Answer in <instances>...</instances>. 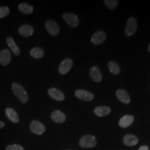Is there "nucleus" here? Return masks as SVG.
Returning <instances> with one entry per match:
<instances>
[{
  "label": "nucleus",
  "instance_id": "obj_7",
  "mask_svg": "<svg viewBox=\"0 0 150 150\" xmlns=\"http://www.w3.org/2000/svg\"><path fill=\"white\" fill-rule=\"evenodd\" d=\"M30 129L35 134H42L45 132L46 127L43 124L36 120H34L30 124Z\"/></svg>",
  "mask_w": 150,
  "mask_h": 150
},
{
  "label": "nucleus",
  "instance_id": "obj_19",
  "mask_svg": "<svg viewBox=\"0 0 150 150\" xmlns=\"http://www.w3.org/2000/svg\"><path fill=\"white\" fill-rule=\"evenodd\" d=\"M111 108L107 106H98L96 107L94 110V112L95 115L99 117L107 116L111 113Z\"/></svg>",
  "mask_w": 150,
  "mask_h": 150
},
{
  "label": "nucleus",
  "instance_id": "obj_23",
  "mask_svg": "<svg viewBox=\"0 0 150 150\" xmlns=\"http://www.w3.org/2000/svg\"><path fill=\"white\" fill-rule=\"evenodd\" d=\"M108 67L110 71L114 75H118L120 72V67L115 62L110 61L108 63Z\"/></svg>",
  "mask_w": 150,
  "mask_h": 150
},
{
  "label": "nucleus",
  "instance_id": "obj_28",
  "mask_svg": "<svg viewBox=\"0 0 150 150\" xmlns=\"http://www.w3.org/2000/svg\"><path fill=\"white\" fill-rule=\"evenodd\" d=\"M5 124L4 122L0 121V129H2L5 126Z\"/></svg>",
  "mask_w": 150,
  "mask_h": 150
},
{
  "label": "nucleus",
  "instance_id": "obj_20",
  "mask_svg": "<svg viewBox=\"0 0 150 150\" xmlns=\"http://www.w3.org/2000/svg\"><path fill=\"white\" fill-rule=\"evenodd\" d=\"M6 42L9 46V47L11 48L13 53L15 54L16 56H18L20 54V50L17 46V45L15 43V41L13 39V38L9 37L6 39Z\"/></svg>",
  "mask_w": 150,
  "mask_h": 150
},
{
  "label": "nucleus",
  "instance_id": "obj_15",
  "mask_svg": "<svg viewBox=\"0 0 150 150\" xmlns=\"http://www.w3.org/2000/svg\"><path fill=\"white\" fill-rule=\"evenodd\" d=\"M18 32L23 37H30L33 35L34 32V28L29 25H23L20 27L18 29Z\"/></svg>",
  "mask_w": 150,
  "mask_h": 150
},
{
  "label": "nucleus",
  "instance_id": "obj_25",
  "mask_svg": "<svg viewBox=\"0 0 150 150\" xmlns=\"http://www.w3.org/2000/svg\"><path fill=\"white\" fill-rule=\"evenodd\" d=\"M10 13V9L7 6L0 7V18L8 16Z\"/></svg>",
  "mask_w": 150,
  "mask_h": 150
},
{
  "label": "nucleus",
  "instance_id": "obj_29",
  "mask_svg": "<svg viewBox=\"0 0 150 150\" xmlns=\"http://www.w3.org/2000/svg\"><path fill=\"white\" fill-rule=\"evenodd\" d=\"M148 50H149V51L150 52V44L149 45V47H148Z\"/></svg>",
  "mask_w": 150,
  "mask_h": 150
},
{
  "label": "nucleus",
  "instance_id": "obj_26",
  "mask_svg": "<svg viewBox=\"0 0 150 150\" xmlns=\"http://www.w3.org/2000/svg\"><path fill=\"white\" fill-rule=\"evenodd\" d=\"M6 150H25L23 147L18 145H8L6 148Z\"/></svg>",
  "mask_w": 150,
  "mask_h": 150
},
{
  "label": "nucleus",
  "instance_id": "obj_2",
  "mask_svg": "<svg viewBox=\"0 0 150 150\" xmlns=\"http://www.w3.org/2000/svg\"><path fill=\"white\" fill-rule=\"evenodd\" d=\"M79 144L83 148H92L96 145L97 139L95 136L87 134L81 137Z\"/></svg>",
  "mask_w": 150,
  "mask_h": 150
},
{
  "label": "nucleus",
  "instance_id": "obj_14",
  "mask_svg": "<svg viewBox=\"0 0 150 150\" xmlns=\"http://www.w3.org/2000/svg\"><path fill=\"white\" fill-rule=\"evenodd\" d=\"M5 113L7 117L13 123H17L19 122L20 118L16 111L11 108H7L6 109Z\"/></svg>",
  "mask_w": 150,
  "mask_h": 150
},
{
  "label": "nucleus",
  "instance_id": "obj_16",
  "mask_svg": "<svg viewBox=\"0 0 150 150\" xmlns=\"http://www.w3.org/2000/svg\"><path fill=\"white\" fill-rule=\"evenodd\" d=\"M134 120V117L132 115H125L119 121V125L123 128L128 127L131 126Z\"/></svg>",
  "mask_w": 150,
  "mask_h": 150
},
{
  "label": "nucleus",
  "instance_id": "obj_22",
  "mask_svg": "<svg viewBox=\"0 0 150 150\" xmlns=\"http://www.w3.org/2000/svg\"><path fill=\"white\" fill-rule=\"evenodd\" d=\"M18 10L24 14H31L33 11V8L32 6L26 3H21L18 6Z\"/></svg>",
  "mask_w": 150,
  "mask_h": 150
},
{
  "label": "nucleus",
  "instance_id": "obj_27",
  "mask_svg": "<svg viewBox=\"0 0 150 150\" xmlns=\"http://www.w3.org/2000/svg\"><path fill=\"white\" fill-rule=\"evenodd\" d=\"M139 150H149V149H148V147H147V146H141V147H140L139 148Z\"/></svg>",
  "mask_w": 150,
  "mask_h": 150
},
{
  "label": "nucleus",
  "instance_id": "obj_17",
  "mask_svg": "<svg viewBox=\"0 0 150 150\" xmlns=\"http://www.w3.org/2000/svg\"><path fill=\"white\" fill-rule=\"evenodd\" d=\"M116 96L120 101L125 104H128L130 102V97L129 94L123 89H119L116 91Z\"/></svg>",
  "mask_w": 150,
  "mask_h": 150
},
{
  "label": "nucleus",
  "instance_id": "obj_11",
  "mask_svg": "<svg viewBox=\"0 0 150 150\" xmlns=\"http://www.w3.org/2000/svg\"><path fill=\"white\" fill-rule=\"evenodd\" d=\"M11 52L8 49L0 51V63L2 66H7L11 62Z\"/></svg>",
  "mask_w": 150,
  "mask_h": 150
},
{
  "label": "nucleus",
  "instance_id": "obj_21",
  "mask_svg": "<svg viewBox=\"0 0 150 150\" xmlns=\"http://www.w3.org/2000/svg\"><path fill=\"white\" fill-rule=\"evenodd\" d=\"M30 55L35 59L42 58L45 54V52L42 48L39 47H36L32 48L30 51Z\"/></svg>",
  "mask_w": 150,
  "mask_h": 150
},
{
  "label": "nucleus",
  "instance_id": "obj_8",
  "mask_svg": "<svg viewBox=\"0 0 150 150\" xmlns=\"http://www.w3.org/2000/svg\"><path fill=\"white\" fill-rule=\"evenodd\" d=\"M75 96L79 99L85 101H91L94 98V95L85 90H77L75 91Z\"/></svg>",
  "mask_w": 150,
  "mask_h": 150
},
{
  "label": "nucleus",
  "instance_id": "obj_6",
  "mask_svg": "<svg viewBox=\"0 0 150 150\" xmlns=\"http://www.w3.org/2000/svg\"><path fill=\"white\" fill-rule=\"evenodd\" d=\"M73 66V61L71 59H66L63 60L60 64L59 68V71L61 75L67 74Z\"/></svg>",
  "mask_w": 150,
  "mask_h": 150
},
{
  "label": "nucleus",
  "instance_id": "obj_30",
  "mask_svg": "<svg viewBox=\"0 0 150 150\" xmlns=\"http://www.w3.org/2000/svg\"></svg>",
  "mask_w": 150,
  "mask_h": 150
},
{
  "label": "nucleus",
  "instance_id": "obj_5",
  "mask_svg": "<svg viewBox=\"0 0 150 150\" xmlns=\"http://www.w3.org/2000/svg\"><path fill=\"white\" fill-rule=\"evenodd\" d=\"M45 27L48 33L52 36H56L59 33L60 31L59 26L53 20H49L46 22Z\"/></svg>",
  "mask_w": 150,
  "mask_h": 150
},
{
  "label": "nucleus",
  "instance_id": "obj_13",
  "mask_svg": "<svg viewBox=\"0 0 150 150\" xmlns=\"http://www.w3.org/2000/svg\"><path fill=\"white\" fill-rule=\"evenodd\" d=\"M51 117L52 120L56 123H61L66 121V117L64 113L59 110H55L51 113Z\"/></svg>",
  "mask_w": 150,
  "mask_h": 150
},
{
  "label": "nucleus",
  "instance_id": "obj_1",
  "mask_svg": "<svg viewBox=\"0 0 150 150\" xmlns=\"http://www.w3.org/2000/svg\"><path fill=\"white\" fill-rule=\"evenodd\" d=\"M12 90L17 98L23 103H26L28 100V95L25 88L20 84L13 82L11 85Z\"/></svg>",
  "mask_w": 150,
  "mask_h": 150
},
{
  "label": "nucleus",
  "instance_id": "obj_18",
  "mask_svg": "<svg viewBox=\"0 0 150 150\" xmlns=\"http://www.w3.org/2000/svg\"><path fill=\"white\" fill-rule=\"evenodd\" d=\"M138 142V138L132 134H127L123 138V143L129 146H134L137 145Z\"/></svg>",
  "mask_w": 150,
  "mask_h": 150
},
{
  "label": "nucleus",
  "instance_id": "obj_4",
  "mask_svg": "<svg viewBox=\"0 0 150 150\" xmlns=\"http://www.w3.org/2000/svg\"><path fill=\"white\" fill-rule=\"evenodd\" d=\"M62 17L66 23L73 28L77 27L79 24V18L76 15L72 13H64Z\"/></svg>",
  "mask_w": 150,
  "mask_h": 150
},
{
  "label": "nucleus",
  "instance_id": "obj_12",
  "mask_svg": "<svg viewBox=\"0 0 150 150\" xmlns=\"http://www.w3.org/2000/svg\"><path fill=\"white\" fill-rule=\"evenodd\" d=\"M91 79L96 82H100L102 79V75L100 69L97 66H93L90 70Z\"/></svg>",
  "mask_w": 150,
  "mask_h": 150
},
{
  "label": "nucleus",
  "instance_id": "obj_9",
  "mask_svg": "<svg viewBox=\"0 0 150 150\" xmlns=\"http://www.w3.org/2000/svg\"><path fill=\"white\" fill-rule=\"evenodd\" d=\"M106 38V34L102 31L95 32L91 38V42L96 45H99L104 42Z\"/></svg>",
  "mask_w": 150,
  "mask_h": 150
},
{
  "label": "nucleus",
  "instance_id": "obj_24",
  "mask_svg": "<svg viewBox=\"0 0 150 150\" xmlns=\"http://www.w3.org/2000/svg\"><path fill=\"white\" fill-rule=\"evenodd\" d=\"M104 3L108 8L114 10L118 5V1L117 0H105L104 1Z\"/></svg>",
  "mask_w": 150,
  "mask_h": 150
},
{
  "label": "nucleus",
  "instance_id": "obj_10",
  "mask_svg": "<svg viewBox=\"0 0 150 150\" xmlns=\"http://www.w3.org/2000/svg\"><path fill=\"white\" fill-rule=\"evenodd\" d=\"M49 96L54 100L59 101H62L65 98L64 93L56 88H50L48 91Z\"/></svg>",
  "mask_w": 150,
  "mask_h": 150
},
{
  "label": "nucleus",
  "instance_id": "obj_3",
  "mask_svg": "<svg viewBox=\"0 0 150 150\" xmlns=\"http://www.w3.org/2000/svg\"><path fill=\"white\" fill-rule=\"evenodd\" d=\"M137 29V24L136 20L134 17H129L127 20L125 28V34L127 36H131L136 32Z\"/></svg>",
  "mask_w": 150,
  "mask_h": 150
}]
</instances>
